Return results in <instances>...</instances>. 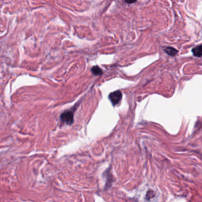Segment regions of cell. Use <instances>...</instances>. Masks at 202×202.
<instances>
[{
  "mask_svg": "<svg viewBox=\"0 0 202 202\" xmlns=\"http://www.w3.org/2000/svg\"><path fill=\"white\" fill-rule=\"evenodd\" d=\"M60 119L64 123L71 125L74 121V111L72 110L65 111L61 114Z\"/></svg>",
  "mask_w": 202,
  "mask_h": 202,
  "instance_id": "1",
  "label": "cell"
},
{
  "mask_svg": "<svg viewBox=\"0 0 202 202\" xmlns=\"http://www.w3.org/2000/svg\"><path fill=\"white\" fill-rule=\"evenodd\" d=\"M122 98V94L120 91H116L108 95V99L113 106L118 105L120 102Z\"/></svg>",
  "mask_w": 202,
  "mask_h": 202,
  "instance_id": "2",
  "label": "cell"
},
{
  "mask_svg": "<svg viewBox=\"0 0 202 202\" xmlns=\"http://www.w3.org/2000/svg\"><path fill=\"white\" fill-rule=\"evenodd\" d=\"M202 45H199L192 49V52L194 56L200 58L202 56Z\"/></svg>",
  "mask_w": 202,
  "mask_h": 202,
  "instance_id": "3",
  "label": "cell"
},
{
  "mask_svg": "<svg viewBox=\"0 0 202 202\" xmlns=\"http://www.w3.org/2000/svg\"><path fill=\"white\" fill-rule=\"evenodd\" d=\"M165 51L166 52V54L171 56H174L177 55L178 51L174 48L172 47H167V48H165Z\"/></svg>",
  "mask_w": 202,
  "mask_h": 202,
  "instance_id": "4",
  "label": "cell"
},
{
  "mask_svg": "<svg viewBox=\"0 0 202 202\" xmlns=\"http://www.w3.org/2000/svg\"><path fill=\"white\" fill-rule=\"evenodd\" d=\"M91 71L92 73L94 75H101L103 73V71L98 66H93L91 69Z\"/></svg>",
  "mask_w": 202,
  "mask_h": 202,
  "instance_id": "5",
  "label": "cell"
},
{
  "mask_svg": "<svg viewBox=\"0 0 202 202\" xmlns=\"http://www.w3.org/2000/svg\"><path fill=\"white\" fill-rule=\"evenodd\" d=\"M125 1L128 4H133L137 1V0H125Z\"/></svg>",
  "mask_w": 202,
  "mask_h": 202,
  "instance_id": "6",
  "label": "cell"
}]
</instances>
